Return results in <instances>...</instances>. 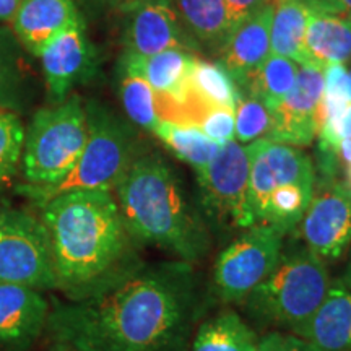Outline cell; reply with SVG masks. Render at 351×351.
Segmentation results:
<instances>
[{"label": "cell", "mask_w": 351, "mask_h": 351, "mask_svg": "<svg viewBox=\"0 0 351 351\" xmlns=\"http://www.w3.org/2000/svg\"><path fill=\"white\" fill-rule=\"evenodd\" d=\"M307 7L313 12L332 13L351 20V0H313Z\"/></svg>", "instance_id": "836d02e7"}, {"label": "cell", "mask_w": 351, "mask_h": 351, "mask_svg": "<svg viewBox=\"0 0 351 351\" xmlns=\"http://www.w3.org/2000/svg\"><path fill=\"white\" fill-rule=\"evenodd\" d=\"M283 245L285 234L270 226L241 230L215 261V296L223 302H243L274 271Z\"/></svg>", "instance_id": "9c48e42d"}, {"label": "cell", "mask_w": 351, "mask_h": 351, "mask_svg": "<svg viewBox=\"0 0 351 351\" xmlns=\"http://www.w3.org/2000/svg\"><path fill=\"white\" fill-rule=\"evenodd\" d=\"M80 21L73 0H21L12 19L16 39L38 57L56 34Z\"/></svg>", "instance_id": "e0dca14e"}, {"label": "cell", "mask_w": 351, "mask_h": 351, "mask_svg": "<svg viewBox=\"0 0 351 351\" xmlns=\"http://www.w3.org/2000/svg\"><path fill=\"white\" fill-rule=\"evenodd\" d=\"M298 72H300V64L293 59L270 54L261 69L251 77V80L245 83L244 88H241V93L261 98L271 114L295 86Z\"/></svg>", "instance_id": "d4e9b609"}, {"label": "cell", "mask_w": 351, "mask_h": 351, "mask_svg": "<svg viewBox=\"0 0 351 351\" xmlns=\"http://www.w3.org/2000/svg\"><path fill=\"white\" fill-rule=\"evenodd\" d=\"M324 70L313 65H300L295 86L271 112V127L267 138L309 147L322 127Z\"/></svg>", "instance_id": "7c38bea8"}, {"label": "cell", "mask_w": 351, "mask_h": 351, "mask_svg": "<svg viewBox=\"0 0 351 351\" xmlns=\"http://www.w3.org/2000/svg\"><path fill=\"white\" fill-rule=\"evenodd\" d=\"M179 20L195 46L218 54L232 23L226 0H171Z\"/></svg>", "instance_id": "ffe728a7"}, {"label": "cell", "mask_w": 351, "mask_h": 351, "mask_svg": "<svg viewBox=\"0 0 351 351\" xmlns=\"http://www.w3.org/2000/svg\"><path fill=\"white\" fill-rule=\"evenodd\" d=\"M51 306L43 291L0 285V351H29L46 330Z\"/></svg>", "instance_id": "9a60e30c"}, {"label": "cell", "mask_w": 351, "mask_h": 351, "mask_svg": "<svg viewBox=\"0 0 351 351\" xmlns=\"http://www.w3.org/2000/svg\"><path fill=\"white\" fill-rule=\"evenodd\" d=\"M189 82L192 96L204 108H228L234 111L241 90L219 62L194 57Z\"/></svg>", "instance_id": "603a6c76"}, {"label": "cell", "mask_w": 351, "mask_h": 351, "mask_svg": "<svg viewBox=\"0 0 351 351\" xmlns=\"http://www.w3.org/2000/svg\"><path fill=\"white\" fill-rule=\"evenodd\" d=\"M304 339L320 351H351V289L341 280H332Z\"/></svg>", "instance_id": "d6986e66"}, {"label": "cell", "mask_w": 351, "mask_h": 351, "mask_svg": "<svg viewBox=\"0 0 351 351\" xmlns=\"http://www.w3.org/2000/svg\"><path fill=\"white\" fill-rule=\"evenodd\" d=\"M249 168L247 145L231 140L219 147L205 168L197 171L202 207L218 226L245 230L254 225L249 207Z\"/></svg>", "instance_id": "30bf717a"}, {"label": "cell", "mask_w": 351, "mask_h": 351, "mask_svg": "<svg viewBox=\"0 0 351 351\" xmlns=\"http://www.w3.org/2000/svg\"><path fill=\"white\" fill-rule=\"evenodd\" d=\"M330 285L322 258L306 245H283L274 271L243 302L258 322L304 339Z\"/></svg>", "instance_id": "5b68a950"}, {"label": "cell", "mask_w": 351, "mask_h": 351, "mask_svg": "<svg viewBox=\"0 0 351 351\" xmlns=\"http://www.w3.org/2000/svg\"><path fill=\"white\" fill-rule=\"evenodd\" d=\"M296 230L324 262L340 261L351 247V184L337 176L315 178L313 199Z\"/></svg>", "instance_id": "8fae6325"}, {"label": "cell", "mask_w": 351, "mask_h": 351, "mask_svg": "<svg viewBox=\"0 0 351 351\" xmlns=\"http://www.w3.org/2000/svg\"><path fill=\"white\" fill-rule=\"evenodd\" d=\"M340 280L346 285V287H348V288L351 289V254H350L348 265H346V269H345V275H343V278H340Z\"/></svg>", "instance_id": "8d00e7d4"}, {"label": "cell", "mask_w": 351, "mask_h": 351, "mask_svg": "<svg viewBox=\"0 0 351 351\" xmlns=\"http://www.w3.org/2000/svg\"><path fill=\"white\" fill-rule=\"evenodd\" d=\"M351 62V20L311 10L301 65L326 69Z\"/></svg>", "instance_id": "ac0fdd59"}, {"label": "cell", "mask_w": 351, "mask_h": 351, "mask_svg": "<svg viewBox=\"0 0 351 351\" xmlns=\"http://www.w3.org/2000/svg\"><path fill=\"white\" fill-rule=\"evenodd\" d=\"M276 2H280V0H271V3H274V5H275ZM298 2H302V3H306V5H309V3L313 2V0H298Z\"/></svg>", "instance_id": "f35d334b"}, {"label": "cell", "mask_w": 351, "mask_h": 351, "mask_svg": "<svg viewBox=\"0 0 351 351\" xmlns=\"http://www.w3.org/2000/svg\"><path fill=\"white\" fill-rule=\"evenodd\" d=\"M199 129L219 145L234 140V111L228 108H210L199 121Z\"/></svg>", "instance_id": "f546056e"}, {"label": "cell", "mask_w": 351, "mask_h": 351, "mask_svg": "<svg viewBox=\"0 0 351 351\" xmlns=\"http://www.w3.org/2000/svg\"><path fill=\"white\" fill-rule=\"evenodd\" d=\"M274 5H265L231 29L221 49L218 62L225 67L241 88L251 80L270 56V25Z\"/></svg>", "instance_id": "2e32d148"}, {"label": "cell", "mask_w": 351, "mask_h": 351, "mask_svg": "<svg viewBox=\"0 0 351 351\" xmlns=\"http://www.w3.org/2000/svg\"><path fill=\"white\" fill-rule=\"evenodd\" d=\"M0 285L56 289L49 234L33 213L0 208Z\"/></svg>", "instance_id": "ba28073f"}, {"label": "cell", "mask_w": 351, "mask_h": 351, "mask_svg": "<svg viewBox=\"0 0 351 351\" xmlns=\"http://www.w3.org/2000/svg\"><path fill=\"white\" fill-rule=\"evenodd\" d=\"M324 96L351 103V80L343 64H333L324 69Z\"/></svg>", "instance_id": "1f68e13d"}, {"label": "cell", "mask_w": 351, "mask_h": 351, "mask_svg": "<svg viewBox=\"0 0 351 351\" xmlns=\"http://www.w3.org/2000/svg\"><path fill=\"white\" fill-rule=\"evenodd\" d=\"M25 134L19 114L12 109H0V184L12 181L20 168Z\"/></svg>", "instance_id": "83f0119b"}, {"label": "cell", "mask_w": 351, "mask_h": 351, "mask_svg": "<svg viewBox=\"0 0 351 351\" xmlns=\"http://www.w3.org/2000/svg\"><path fill=\"white\" fill-rule=\"evenodd\" d=\"M88 137L73 169L49 189H21L38 205L70 191H114L116 184L138 155L129 125L96 103L85 108Z\"/></svg>", "instance_id": "52a82bcc"}, {"label": "cell", "mask_w": 351, "mask_h": 351, "mask_svg": "<svg viewBox=\"0 0 351 351\" xmlns=\"http://www.w3.org/2000/svg\"><path fill=\"white\" fill-rule=\"evenodd\" d=\"M124 44V54L138 57L195 46L171 0H127Z\"/></svg>", "instance_id": "4fadbf2b"}, {"label": "cell", "mask_w": 351, "mask_h": 351, "mask_svg": "<svg viewBox=\"0 0 351 351\" xmlns=\"http://www.w3.org/2000/svg\"><path fill=\"white\" fill-rule=\"evenodd\" d=\"M346 173H348V179H350V184H351V166L348 169H346Z\"/></svg>", "instance_id": "60d3db41"}, {"label": "cell", "mask_w": 351, "mask_h": 351, "mask_svg": "<svg viewBox=\"0 0 351 351\" xmlns=\"http://www.w3.org/2000/svg\"><path fill=\"white\" fill-rule=\"evenodd\" d=\"M258 339L238 313L226 309L200 324L189 351H257Z\"/></svg>", "instance_id": "44dd1931"}, {"label": "cell", "mask_w": 351, "mask_h": 351, "mask_svg": "<svg viewBox=\"0 0 351 351\" xmlns=\"http://www.w3.org/2000/svg\"><path fill=\"white\" fill-rule=\"evenodd\" d=\"M112 192L137 244L156 245L192 265L208 254V230L189 204L178 176L158 153H138Z\"/></svg>", "instance_id": "3957f363"}, {"label": "cell", "mask_w": 351, "mask_h": 351, "mask_svg": "<svg viewBox=\"0 0 351 351\" xmlns=\"http://www.w3.org/2000/svg\"><path fill=\"white\" fill-rule=\"evenodd\" d=\"M21 47L12 29L0 26V109L20 106L26 83Z\"/></svg>", "instance_id": "4316f807"}, {"label": "cell", "mask_w": 351, "mask_h": 351, "mask_svg": "<svg viewBox=\"0 0 351 351\" xmlns=\"http://www.w3.org/2000/svg\"><path fill=\"white\" fill-rule=\"evenodd\" d=\"M311 8L298 0H280L274 5L270 25V54L283 56L301 65Z\"/></svg>", "instance_id": "7402d4cb"}, {"label": "cell", "mask_w": 351, "mask_h": 351, "mask_svg": "<svg viewBox=\"0 0 351 351\" xmlns=\"http://www.w3.org/2000/svg\"><path fill=\"white\" fill-rule=\"evenodd\" d=\"M153 134L163 142L176 158L192 166L194 171L205 168L217 156L221 145L213 142L197 125H182L160 121Z\"/></svg>", "instance_id": "cb8c5ba5"}, {"label": "cell", "mask_w": 351, "mask_h": 351, "mask_svg": "<svg viewBox=\"0 0 351 351\" xmlns=\"http://www.w3.org/2000/svg\"><path fill=\"white\" fill-rule=\"evenodd\" d=\"M88 137L86 111L78 96L39 109L25 134V189H49L77 165Z\"/></svg>", "instance_id": "8992f818"}, {"label": "cell", "mask_w": 351, "mask_h": 351, "mask_svg": "<svg viewBox=\"0 0 351 351\" xmlns=\"http://www.w3.org/2000/svg\"><path fill=\"white\" fill-rule=\"evenodd\" d=\"M119 96L127 117L140 129L155 132L160 124L155 91L137 69L121 59Z\"/></svg>", "instance_id": "484cf974"}, {"label": "cell", "mask_w": 351, "mask_h": 351, "mask_svg": "<svg viewBox=\"0 0 351 351\" xmlns=\"http://www.w3.org/2000/svg\"><path fill=\"white\" fill-rule=\"evenodd\" d=\"M39 57L47 91L54 103L67 98L70 90L88 80L95 70V49L83 21L56 34L43 47Z\"/></svg>", "instance_id": "5bb4252c"}, {"label": "cell", "mask_w": 351, "mask_h": 351, "mask_svg": "<svg viewBox=\"0 0 351 351\" xmlns=\"http://www.w3.org/2000/svg\"><path fill=\"white\" fill-rule=\"evenodd\" d=\"M226 5L230 10L232 28H234L247 16L257 13L265 5H274V3H271V0H226Z\"/></svg>", "instance_id": "d6a6232c"}, {"label": "cell", "mask_w": 351, "mask_h": 351, "mask_svg": "<svg viewBox=\"0 0 351 351\" xmlns=\"http://www.w3.org/2000/svg\"><path fill=\"white\" fill-rule=\"evenodd\" d=\"M56 289L69 301L108 291L143 265L112 191H70L41 205Z\"/></svg>", "instance_id": "7a4b0ae2"}, {"label": "cell", "mask_w": 351, "mask_h": 351, "mask_svg": "<svg viewBox=\"0 0 351 351\" xmlns=\"http://www.w3.org/2000/svg\"><path fill=\"white\" fill-rule=\"evenodd\" d=\"M340 137H341V140H345V138L351 140V104H350L348 111H346V114L343 116V121H341Z\"/></svg>", "instance_id": "d590c367"}, {"label": "cell", "mask_w": 351, "mask_h": 351, "mask_svg": "<svg viewBox=\"0 0 351 351\" xmlns=\"http://www.w3.org/2000/svg\"><path fill=\"white\" fill-rule=\"evenodd\" d=\"M21 0H0V21H8L13 19Z\"/></svg>", "instance_id": "e575fe53"}, {"label": "cell", "mask_w": 351, "mask_h": 351, "mask_svg": "<svg viewBox=\"0 0 351 351\" xmlns=\"http://www.w3.org/2000/svg\"><path fill=\"white\" fill-rule=\"evenodd\" d=\"M249 207L254 225L296 231L314 194L317 171L301 148L261 138L249 143Z\"/></svg>", "instance_id": "277c9868"}, {"label": "cell", "mask_w": 351, "mask_h": 351, "mask_svg": "<svg viewBox=\"0 0 351 351\" xmlns=\"http://www.w3.org/2000/svg\"><path fill=\"white\" fill-rule=\"evenodd\" d=\"M112 2H124V0H112ZM125 2H127V0H125Z\"/></svg>", "instance_id": "b9f144b4"}, {"label": "cell", "mask_w": 351, "mask_h": 351, "mask_svg": "<svg viewBox=\"0 0 351 351\" xmlns=\"http://www.w3.org/2000/svg\"><path fill=\"white\" fill-rule=\"evenodd\" d=\"M257 351H320L309 340L295 333L271 330L258 339Z\"/></svg>", "instance_id": "4dcf8cb0"}, {"label": "cell", "mask_w": 351, "mask_h": 351, "mask_svg": "<svg viewBox=\"0 0 351 351\" xmlns=\"http://www.w3.org/2000/svg\"><path fill=\"white\" fill-rule=\"evenodd\" d=\"M271 127V114L257 96L241 93L234 108V140L249 145L265 138Z\"/></svg>", "instance_id": "f1b7e54d"}, {"label": "cell", "mask_w": 351, "mask_h": 351, "mask_svg": "<svg viewBox=\"0 0 351 351\" xmlns=\"http://www.w3.org/2000/svg\"><path fill=\"white\" fill-rule=\"evenodd\" d=\"M346 69H348V75H350V80H351V62L346 65Z\"/></svg>", "instance_id": "ab89813d"}, {"label": "cell", "mask_w": 351, "mask_h": 351, "mask_svg": "<svg viewBox=\"0 0 351 351\" xmlns=\"http://www.w3.org/2000/svg\"><path fill=\"white\" fill-rule=\"evenodd\" d=\"M202 313L192 263L142 265L108 291L59 302L46 330L73 351H189Z\"/></svg>", "instance_id": "6da1fadb"}, {"label": "cell", "mask_w": 351, "mask_h": 351, "mask_svg": "<svg viewBox=\"0 0 351 351\" xmlns=\"http://www.w3.org/2000/svg\"><path fill=\"white\" fill-rule=\"evenodd\" d=\"M49 351H73V350H70V348H67V346H64V345H56L54 348L49 350Z\"/></svg>", "instance_id": "74e56055"}]
</instances>
